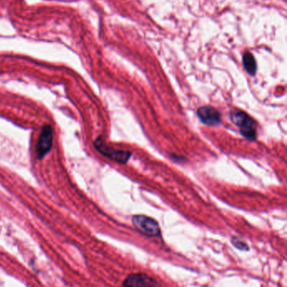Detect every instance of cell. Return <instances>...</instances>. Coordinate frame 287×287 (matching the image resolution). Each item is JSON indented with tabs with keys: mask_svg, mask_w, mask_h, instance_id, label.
<instances>
[{
	"mask_svg": "<svg viewBox=\"0 0 287 287\" xmlns=\"http://www.w3.org/2000/svg\"><path fill=\"white\" fill-rule=\"evenodd\" d=\"M230 118L232 123L238 127L241 134L250 140L256 139V124L255 120L245 112L238 109L231 111Z\"/></svg>",
	"mask_w": 287,
	"mask_h": 287,
	"instance_id": "1",
	"label": "cell"
},
{
	"mask_svg": "<svg viewBox=\"0 0 287 287\" xmlns=\"http://www.w3.org/2000/svg\"><path fill=\"white\" fill-rule=\"evenodd\" d=\"M95 147L100 153L102 154L103 156H106L107 158L119 163H127L132 156V153L129 151H118L106 146L101 138H98L95 140Z\"/></svg>",
	"mask_w": 287,
	"mask_h": 287,
	"instance_id": "3",
	"label": "cell"
},
{
	"mask_svg": "<svg viewBox=\"0 0 287 287\" xmlns=\"http://www.w3.org/2000/svg\"><path fill=\"white\" fill-rule=\"evenodd\" d=\"M122 287H161V285L154 278L147 274L136 273L126 278Z\"/></svg>",
	"mask_w": 287,
	"mask_h": 287,
	"instance_id": "5",
	"label": "cell"
},
{
	"mask_svg": "<svg viewBox=\"0 0 287 287\" xmlns=\"http://www.w3.org/2000/svg\"><path fill=\"white\" fill-rule=\"evenodd\" d=\"M232 244L234 245L235 247L237 248V249H239L241 250H248V245L244 242H242V241L237 240V238H233L232 240Z\"/></svg>",
	"mask_w": 287,
	"mask_h": 287,
	"instance_id": "8",
	"label": "cell"
},
{
	"mask_svg": "<svg viewBox=\"0 0 287 287\" xmlns=\"http://www.w3.org/2000/svg\"><path fill=\"white\" fill-rule=\"evenodd\" d=\"M197 115L203 124L210 126L217 125L221 122V114L215 108L211 106L200 107L198 109Z\"/></svg>",
	"mask_w": 287,
	"mask_h": 287,
	"instance_id": "6",
	"label": "cell"
},
{
	"mask_svg": "<svg viewBox=\"0 0 287 287\" xmlns=\"http://www.w3.org/2000/svg\"><path fill=\"white\" fill-rule=\"evenodd\" d=\"M133 225L139 232L150 237L160 235V228L157 221L145 215H136L133 218Z\"/></svg>",
	"mask_w": 287,
	"mask_h": 287,
	"instance_id": "2",
	"label": "cell"
},
{
	"mask_svg": "<svg viewBox=\"0 0 287 287\" xmlns=\"http://www.w3.org/2000/svg\"><path fill=\"white\" fill-rule=\"evenodd\" d=\"M242 64L249 74L255 76L257 70V64L255 57L250 52H246L242 57Z\"/></svg>",
	"mask_w": 287,
	"mask_h": 287,
	"instance_id": "7",
	"label": "cell"
},
{
	"mask_svg": "<svg viewBox=\"0 0 287 287\" xmlns=\"http://www.w3.org/2000/svg\"><path fill=\"white\" fill-rule=\"evenodd\" d=\"M53 128L49 124L44 125L40 131V136L35 147V153L38 159H43L53 147Z\"/></svg>",
	"mask_w": 287,
	"mask_h": 287,
	"instance_id": "4",
	"label": "cell"
}]
</instances>
